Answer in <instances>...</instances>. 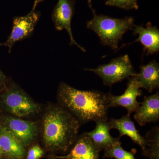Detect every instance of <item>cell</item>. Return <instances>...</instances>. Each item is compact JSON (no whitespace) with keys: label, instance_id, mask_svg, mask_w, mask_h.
<instances>
[{"label":"cell","instance_id":"1","mask_svg":"<svg viewBox=\"0 0 159 159\" xmlns=\"http://www.w3.org/2000/svg\"><path fill=\"white\" fill-rule=\"evenodd\" d=\"M80 123L60 105L49 106L43 117L42 142L50 155H65L78 137Z\"/></svg>","mask_w":159,"mask_h":159},{"label":"cell","instance_id":"2","mask_svg":"<svg viewBox=\"0 0 159 159\" xmlns=\"http://www.w3.org/2000/svg\"><path fill=\"white\" fill-rule=\"evenodd\" d=\"M60 105L70 112L80 124L107 120L108 93L97 90H80L64 82L57 91Z\"/></svg>","mask_w":159,"mask_h":159},{"label":"cell","instance_id":"3","mask_svg":"<svg viewBox=\"0 0 159 159\" xmlns=\"http://www.w3.org/2000/svg\"><path fill=\"white\" fill-rule=\"evenodd\" d=\"M93 17L87 23V28L95 32L101 44L113 50L118 48L122 36L126 31L132 29L134 24L133 17L115 18L103 15H97L92 9Z\"/></svg>","mask_w":159,"mask_h":159},{"label":"cell","instance_id":"4","mask_svg":"<svg viewBox=\"0 0 159 159\" xmlns=\"http://www.w3.org/2000/svg\"><path fill=\"white\" fill-rule=\"evenodd\" d=\"M0 107L10 116L19 118L33 116L40 110V106L15 84L0 92Z\"/></svg>","mask_w":159,"mask_h":159},{"label":"cell","instance_id":"5","mask_svg":"<svg viewBox=\"0 0 159 159\" xmlns=\"http://www.w3.org/2000/svg\"><path fill=\"white\" fill-rule=\"evenodd\" d=\"M85 70L94 72L102 79L104 85L110 87L137 74L127 54L114 58L108 63L96 68Z\"/></svg>","mask_w":159,"mask_h":159},{"label":"cell","instance_id":"6","mask_svg":"<svg viewBox=\"0 0 159 159\" xmlns=\"http://www.w3.org/2000/svg\"><path fill=\"white\" fill-rule=\"evenodd\" d=\"M0 124L26 148L34 144L39 134L37 122L27 121L9 115L0 116Z\"/></svg>","mask_w":159,"mask_h":159},{"label":"cell","instance_id":"7","mask_svg":"<svg viewBox=\"0 0 159 159\" xmlns=\"http://www.w3.org/2000/svg\"><path fill=\"white\" fill-rule=\"evenodd\" d=\"M39 17V13L35 10L31 11L25 16L15 17L11 34L5 42L0 43V47H8L10 53L15 43L32 34Z\"/></svg>","mask_w":159,"mask_h":159},{"label":"cell","instance_id":"8","mask_svg":"<svg viewBox=\"0 0 159 159\" xmlns=\"http://www.w3.org/2000/svg\"><path fill=\"white\" fill-rule=\"evenodd\" d=\"M127 88L125 92L120 96H114L111 93H108L109 107H122L126 108L127 114L135 112L141 102L137 101L138 97L142 96V91L137 80V74L128 78Z\"/></svg>","mask_w":159,"mask_h":159},{"label":"cell","instance_id":"9","mask_svg":"<svg viewBox=\"0 0 159 159\" xmlns=\"http://www.w3.org/2000/svg\"><path fill=\"white\" fill-rule=\"evenodd\" d=\"M74 12L73 0H58L52 15V19L55 29L58 31L66 30L70 36L71 46H77L83 52L85 48L80 45L74 39L71 29V21Z\"/></svg>","mask_w":159,"mask_h":159},{"label":"cell","instance_id":"10","mask_svg":"<svg viewBox=\"0 0 159 159\" xmlns=\"http://www.w3.org/2000/svg\"><path fill=\"white\" fill-rule=\"evenodd\" d=\"M100 151L85 132L78 136L67 153L49 157L50 159H99Z\"/></svg>","mask_w":159,"mask_h":159},{"label":"cell","instance_id":"11","mask_svg":"<svg viewBox=\"0 0 159 159\" xmlns=\"http://www.w3.org/2000/svg\"><path fill=\"white\" fill-rule=\"evenodd\" d=\"M134 115V119L141 126L158 121L159 119V91L153 95L145 96L144 100Z\"/></svg>","mask_w":159,"mask_h":159},{"label":"cell","instance_id":"12","mask_svg":"<svg viewBox=\"0 0 159 159\" xmlns=\"http://www.w3.org/2000/svg\"><path fill=\"white\" fill-rule=\"evenodd\" d=\"M134 35L138 34L137 39L134 42L141 43L143 47L144 52L147 55L153 54L159 51V30L149 22L146 27L134 25L132 29Z\"/></svg>","mask_w":159,"mask_h":159},{"label":"cell","instance_id":"13","mask_svg":"<svg viewBox=\"0 0 159 159\" xmlns=\"http://www.w3.org/2000/svg\"><path fill=\"white\" fill-rule=\"evenodd\" d=\"M108 123L111 129H115L119 131L120 134L119 138L123 136H127L141 147L142 151L145 149L146 140L136 128L134 123L130 119V115L127 114L118 119L111 118L108 120Z\"/></svg>","mask_w":159,"mask_h":159},{"label":"cell","instance_id":"14","mask_svg":"<svg viewBox=\"0 0 159 159\" xmlns=\"http://www.w3.org/2000/svg\"><path fill=\"white\" fill-rule=\"evenodd\" d=\"M0 147L11 159H25L27 148L0 124Z\"/></svg>","mask_w":159,"mask_h":159},{"label":"cell","instance_id":"15","mask_svg":"<svg viewBox=\"0 0 159 159\" xmlns=\"http://www.w3.org/2000/svg\"><path fill=\"white\" fill-rule=\"evenodd\" d=\"M140 71L137 74V80L140 88H143L151 93L159 87V64L153 60L140 66Z\"/></svg>","mask_w":159,"mask_h":159},{"label":"cell","instance_id":"16","mask_svg":"<svg viewBox=\"0 0 159 159\" xmlns=\"http://www.w3.org/2000/svg\"><path fill=\"white\" fill-rule=\"evenodd\" d=\"M93 130L86 132L95 145L100 150H104L120 138H115L111 135L108 119L99 120L96 122Z\"/></svg>","mask_w":159,"mask_h":159},{"label":"cell","instance_id":"17","mask_svg":"<svg viewBox=\"0 0 159 159\" xmlns=\"http://www.w3.org/2000/svg\"><path fill=\"white\" fill-rule=\"evenodd\" d=\"M146 145L142 151V155L149 159H159V128L154 127L147 132L145 137Z\"/></svg>","mask_w":159,"mask_h":159},{"label":"cell","instance_id":"18","mask_svg":"<svg viewBox=\"0 0 159 159\" xmlns=\"http://www.w3.org/2000/svg\"><path fill=\"white\" fill-rule=\"evenodd\" d=\"M120 139L114 142L104 151L103 158H111L115 159H136L135 154L136 150L133 149L129 152L123 149L121 146Z\"/></svg>","mask_w":159,"mask_h":159},{"label":"cell","instance_id":"19","mask_svg":"<svg viewBox=\"0 0 159 159\" xmlns=\"http://www.w3.org/2000/svg\"><path fill=\"white\" fill-rule=\"evenodd\" d=\"M107 6H115L121 9L130 10L138 9V0H107L105 3Z\"/></svg>","mask_w":159,"mask_h":159},{"label":"cell","instance_id":"20","mask_svg":"<svg viewBox=\"0 0 159 159\" xmlns=\"http://www.w3.org/2000/svg\"><path fill=\"white\" fill-rule=\"evenodd\" d=\"M45 151L38 144L31 145L27 151L25 159H40L45 154Z\"/></svg>","mask_w":159,"mask_h":159},{"label":"cell","instance_id":"21","mask_svg":"<svg viewBox=\"0 0 159 159\" xmlns=\"http://www.w3.org/2000/svg\"><path fill=\"white\" fill-rule=\"evenodd\" d=\"M9 86V80L8 78L0 70V92L5 90Z\"/></svg>","mask_w":159,"mask_h":159},{"label":"cell","instance_id":"22","mask_svg":"<svg viewBox=\"0 0 159 159\" xmlns=\"http://www.w3.org/2000/svg\"><path fill=\"white\" fill-rule=\"evenodd\" d=\"M44 0H34V4H33V8L31 11H34L35 8L37 7V5H38L39 3L43 2Z\"/></svg>","mask_w":159,"mask_h":159},{"label":"cell","instance_id":"23","mask_svg":"<svg viewBox=\"0 0 159 159\" xmlns=\"http://www.w3.org/2000/svg\"><path fill=\"white\" fill-rule=\"evenodd\" d=\"M5 156H5L4 152L3 151L2 149V148L0 147V158Z\"/></svg>","mask_w":159,"mask_h":159},{"label":"cell","instance_id":"24","mask_svg":"<svg viewBox=\"0 0 159 159\" xmlns=\"http://www.w3.org/2000/svg\"><path fill=\"white\" fill-rule=\"evenodd\" d=\"M0 159H11L10 158H8V157L5 156L1 158H0Z\"/></svg>","mask_w":159,"mask_h":159}]
</instances>
